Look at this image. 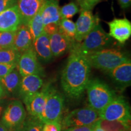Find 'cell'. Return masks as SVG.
Instances as JSON below:
<instances>
[{
  "instance_id": "obj_26",
  "label": "cell",
  "mask_w": 131,
  "mask_h": 131,
  "mask_svg": "<svg viewBox=\"0 0 131 131\" xmlns=\"http://www.w3.org/2000/svg\"><path fill=\"white\" fill-rule=\"evenodd\" d=\"M15 31L0 32V49L14 48Z\"/></svg>"
},
{
  "instance_id": "obj_35",
  "label": "cell",
  "mask_w": 131,
  "mask_h": 131,
  "mask_svg": "<svg viewBox=\"0 0 131 131\" xmlns=\"http://www.w3.org/2000/svg\"><path fill=\"white\" fill-rule=\"evenodd\" d=\"M93 131H104L103 129L101 128V127L100 126L99 124H98V122L96 123L95 124V127H94V129Z\"/></svg>"
},
{
  "instance_id": "obj_20",
  "label": "cell",
  "mask_w": 131,
  "mask_h": 131,
  "mask_svg": "<svg viewBox=\"0 0 131 131\" xmlns=\"http://www.w3.org/2000/svg\"><path fill=\"white\" fill-rule=\"evenodd\" d=\"M107 73L119 87L124 88L129 86L131 83L130 60L122 63Z\"/></svg>"
},
{
  "instance_id": "obj_17",
  "label": "cell",
  "mask_w": 131,
  "mask_h": 131,
  "mask_svg": "<svg viewBox=\"0 0 131 131\" xmlns=\"http://www.w3.org/2000/svg\"><path fill=\"white\" fill-rule=\"evenodd\" d=\"M33 38L27 24L21 23L15 33L14 49L20 53L32 48Z\"/></svg>"
},
{
  "instance_id": "obj_24",
  "label": "cell",
  "mask_w": 131,
  "mask_h": 131,
  "mask_svg": "<svg viewBox=\"0 0 131 131\" xmlns=\"http://www.w3.org/2000/svg\"><path fill=\"white\" fill-rule=\"evenodd\" d=\"M21 53L14 48L0 49V63L17 64Z\"/></svg>"
},
{
  "instance_id": "obj_9",
  "label": "cell",
  "mask_w": 131,
  "mask_h": 131,
  "mask_svg": "<svg viewBox=\"0 0 131 131\" xmlns=\"http://www.w3.org/2000/svg\"><path fill=\"white\" fill-rule=\"evenodd\" d=\"M16 68L21 77L43 74V69L33 47L21 53Z\"/></svg>"
},
{
  "instance_id": "obj_34",
  "label": "cell",
  "mask_w": 131,
  "mask_h": 131,
  "mask_svg": "<svg viewBox=\"0 0 131 131\" xmlns=\"http://www.w3.org/2000/svg\"><path fill=\"white\" fill-rule=\"evenodd\" d=\"M118 1L121 7L123 9L130 7L131 4V0H118Z\"/></svg>"
},
{
  "instance_id": "obj_10",
  "label": "cell",
  "mask_w": 131,
  "mask_h": 131,
  "mask_svg": "<svg viewBox=\"0 0 131 131\" xmlns=\"http://www.w3.org/2000/svg\"><path fill=\"white\" fill-rule=\"evenodd\" d=\"M98 22H99V18L93 14L92 10H80V16L75 23V42L80 43L94 29Z\"/></svg>"
},
{
  "instance_id": "obj_13",
  "label": "cell",
  "mask_w": 131,
  "mask_h": 131,
  "mask_svg": "<svg viewBox=\"0 0 131 131\" xmlns=\"http://www.w3.org/2000/svg\"><path fill=\"white\" fill-rule=\"evenodd\" d=\"M22 23V19L17 6L0 12V32L16 31Z\"/></svg>"
},
{
  "instance_id": "obj_27",
  "label": "cell",
  "mask_w": 131,
  "mask_h": 131,
  "mask_svg": "<svg viewBox=\"0 0 131 131\" xmlns=\"http://www.w3.org/2000/svg\"><path fill=\"white\" fill-rule=\"evenodd\" d=\"M80 9L77 4L70 2L60 8V16L61 19H70L79 12Z\"/></svg>"
},
{
  "instance_id": "obj_2",
  "label": "cell",
  "mask_w": 131,
  "mask_h": 131,
  "mask_svg": "<svg viewBox=\"0 0 131 131\" xmlns=\"http://www.w3.org/2000/svg\"><path fill=\"white\" fill-rule=\"evenodd\" d=\"M91 67L109 72L130 60L123 52L117 49H103L86 55Z\"/></svg>"
},
{
  "instance_id": "obj_3",
  "label": "cell",
  "mask_w": 131,
  "mask_h": 131,
  "mask_svg": "<svg viewBox=\"0 0 131 131\" xmlns=\"http://www.w3.org/2000/svg\"><path fill=\"white\" fill-rule=\"evenodd\" d=\"M114 42V39L103 29L100 22H98L84 40L80 43L75 42L72 48L87 55L91 52L108 48Z\"/></svg>"
},
{
  "instance_id": "obj_19",
  "label": "cell",
  "mask_w": 131,
  "mask_h": 131,
  "mask_svg": "<svg viewBox=\"0 0 131 131\" xmlns=\"http://www.w3.org/2000/svg\"><path fill=\"white\" fill-rule=\"evenodd\" d=\"M32 47L39 61L48 63L53 59L49 42V35L46 33L43 32L34 41Z\"/></svg>"
},
{
  "instance_id": "obj_6",
  "label": "cell",
  "mask_w": 131,
  "mask_h": 131,
  "mask_svg": "<svg viewBox=\"0 0 131 131\" xmlns=\"http://www.w3.org/2000/svg\"><path fill=\"white\" fill-rule=\"evenodd\" d=\"M100 119L119 122L129 126L130 121V107L123 98L115 97L99 113Z\"/></svg>"
},
{
  "instance_id": "obj_5",
  "label": "cell",
  "mask_w": 131,
  "mask_h": 131,
  "mask_svg": "<svg viewBox=\"0 0 131 131\" xmlns=\"http://www.w3.org/2000/svg\"><path fill=\"white\" fill-rule=\"evenodd\" d=\"M64 98L58 91L50 87L43 110L39 119L43 124L60 123Z\"/></svg>"
},
{
  "instance_id": "obj_8",
  "label": "cell",
  "mask_w": 131,
  "mask_h": 131,
  "mask_svg": "<svg viewBox=\"0 0 131 131\" xmlns=\"http://www.w3.org/2000/svg\"><path fill=\"white\" fill-rule=\"evenodd\" d=\"M26 112L23 104L19 100L9 103L1 118V123L9 130L21 126L25 120Z\"/></svg>"
},
{
  "instance_id": "obj_23",
  "label": "cell",
  "mask_w": 131,
  "mask_h": 131,
  "mask_svg": "<svg viewBox=\"0 0 131 131\" xmlns=\"http://www.w3.org/2000/svg\"><path fill=\"white\" fill-rule=\"evenodd\" d=\"M59 31L72 42H76V25L73 21L69 19H61L59 24Z\"/></svg>"
},
{
  "instance_id": "obj_14",
  "label": "cell",
  "mask_w": 131,
  "mask_h": 131,
  "mask_svg": "<svg viewBox=\"0 0 131 131\" xmlns=\"http://www.w3.org/2000/svg\"><path fill=\"white\" fill-rule=\"evenodd\" d=\"M41 12L44 27L50 24L59 26L61 18L58 0H45Z\"/></svg>"
},
{
  "instance_id": "obj_7",
  "label": "cell",
  "mask_w": 131,
  "mask_h": 131,
  "mask_svg": "<svg viewBox=\"0 0 131 131\" xmlns=\"http://www.w3.org/2000/svg\"><path fill=\"white\" fill-rule=\"evenodd\" d=\"M100 119L98 112L89 106L70 112L62 121V126L64 129L72 127L91 126L95 124Z\"/></svg>"
},
{
  "instance_id": "obj_37",
  "label": "cell",
  "mask_w": 131,
  "mask_h": 131,
  "mask_svg": "<svg viewBox=\"0 0 131 131\" xmlns=\"http://www.w3.org/2000/svg\"><path fill=\"white\" fill-rule=\"evenodd\" d=\"M4 94V90H3L2 86H1V84H0V98H2V96H3Z\"/></svg>"
},
{
  "instance_id": "obj_11",
  "label": "cell",
  "mask_w": 131,
  "mask_h": 131,
  "mask_svg": "<svg viewBox=\"0 0 131 131\" xmlns=\"http://www.w3.org/2000/svg\"><path fill=\"white\" fill-rule=\"evenodd\" d=\"M50 87L46 85L41 91L23 99L27 112L35 118L39 119L41 114Z\"/></svg>"
},
{
  "instance_id": "obj_38",
  "label": "cell",
  "mask_w": 131,
  "mask_h": 131,
  "mask_svg": "<svg viewBox=\"0 0 131 131\" xmlns=\"http://www.w3.org/2000/svg\"><path fill=\"white\" fill-rule=\"evenodd\" d=\"M3 111V104L0 103V117H1V115H2Z\"/></svg>"
},
{
  "instance_id": "obj_31",
  "label": "cell",
  "mask_w": 131,
  "mask_h": 131,
  "mask_svg": "<svg viewBox=\"0 0 131 131\" xmlns=\"http://www.w3.org/2000/svg\"><path fill=\"white\" fill-rule=\"evenodd\" d=\"M18 0H0V12L14 7L17 4Z\"/></svg>"
},
{
  "instance_id": "obj_1",
  "label": "cell",
  "mask_w": 131,
  "mask_h": 131,
  "mask_svg": "<svg viewBox=\"0 0 131 131\" xmlns=\"http://www.w3.org/2000/svg\"><path fill=\"white\" fill-rule=\"evenodd\" d=\"M68 62L62 72L61 84L70 98H79L90 80L91 68L86 55L72 48Z\"/></svg>"
},
{
  "instance_id": "obj_29",
  "label": "cell",
  "mask_w": 131,
  "mask_h": 131,
  "mask_svg": "<svg viewBox=\"0 0 131 131\" xmlns=\"http://www.w3.org/2000/svg\"><path fill=\"white\" fill-rule=\"evenodd\" d=\"M17 64H1L0 63V78L3 77L12 71L16 68Z\"/></svg>"
},
{
  "instance_id": "obj_30",
  "label": "cell",
  "mask_w": 131,
  "mask_h": 131,
  "mask_svg": "<svg viewBox=\"0 0 131 131\" xmlns=\"http://www.w3.org/2000/svg\"><path fill=\"white\" fill-rule=\"evenodd\" d=\"M44 124L39 119H35L29 123L27 127V131H41L42 130Z\"/></svg>"
},
{
  "instance_id": "obj_15",
  "label": "cell",
  "mask_w": 131,
  "mask_h": 131,
  "mask_svg": "<svg viewBox=\"0 0 131 131\" xmlns=\"http://www.w3.org/2000/svg\"><path fill=\"white\" fill-rule=\"evenodd\" d=\"M49 42L53 57H58L64 55L71 50L75 43L69 40L59 30L49 36Z\"/></svg>"
},
{
  "instance_id": "obj_33",
  "label": "cell",
  "mask_w": 131,
  "mask_h": 131,
  "mask_svg": "<svg viewBox=\"0 0 131 131\" xmlns=\"http://www.w3.org/2000/svg\"><path fill=\"white\" fill-rule=\"evenodd\" d=\"M96 124V123H95ZM95 124L91 126H78L69 127L64 129V131H93Z\"/></svg>"
},
{
  "instance_id": "obj_12",
  "label": "cell",
  "mask_w": 131,
  "mask_h": 131,
  "mask_svg": "<svg viewBox=\"0 0 131 131\" xmlns=\"http://www.w3.org/2000/svg\"><path fill=\"white\" fill-rule=\"evenodd\" d=\"M109 35L119 43L124 44L131 36V23L126 18H114L107 23Z\"/></svg>"
},
{
  "instance_id": "obj_40",
  "label": "cell",
  "mask_w": 131,
  "mask_h": 131,
  "mask_svg": "<svg viewBox=\"0 0 131 131\" xmlns=\"http://www.w3.org/2000/svg\"></svg>"
},
{
  "instance_id": "obj_18",
  "label": "cell",
  "mask_w": 131,
  "mask_h": 131,
  "mask_svg": "<svg viewBox=\"0 0 131 131\" xmlns=\"http://www.w3.org/2000/svg\"><path fill=\"white\" fill-rule=\"evenodd\" d=\"M43 85V80L40 75H29L21 77L19 93L22 99L39 91Z\"/></svg>"
},
{
  "instance_id": "obj_16",
  "label": "cell",
  "mask_w": 131,
  "mask_h": 131,
  "mask_svg": "<svg viewBox=\"0 0 131 131\" xmlns=\"http://www.w3.org/2000/svg\"><path fill=\"white\" fill-rule=\"evenodd\" d=\"M45 0H18V9L22 23L28 24L30 19L41 9Z\"/></svg>"
},
{
  "instance_id": "obj_25",
  "label": "cell",
  "mask_w": 131,
  "mask_h": 131,
  "mask_svg": "<svg viewBox=\"0 0 131 131\" xmlns=\"http://www.w3.org/2000/svg\"><path fill=\"white\" fill-rule=\"evenodd\" d=\"M98 124L104 131H126L129 126L119 122H110L100 119Z\"/></svg>"
},
{
  "instance_id": "obj_36",
  "label": "cell",
  "mask_w": 131,
  "mask_h": 131,
  "mask_svg": "<svg viewBox=\"0 0 131 131\" xmlns=\"http://www.w3.org/2000/svg\"><path fill=\"white\" fill-rule=\"evenodd\" d=\"M0 131H10L7 127L3 124L2 123L0 122Z\"/></svg>"
},
{
  "instance_id": "obj_4",
  "label": "cell",
  "mask_w": 131,
  "mask_h": 131,
  "mask_svg": "<svg viewBox=\"0 0 131 131\" xmlns=\"http://www.w3.org/2000/svg\"><path fill=\"white\" fill-rule=\"evenodd\" d=\"M86 89L89 106L98 113L115 98L108 85L98 79L90 80Z\"/></svg>"
},
{
  "instance_id": "obj_21",
  "label": "cell",
  "mask_w": 131,
  "mask_h": 131,
  "mask_svg": "<svg viewBox=\"0 0 131 131\" xmlns=\"http://www.w3.org/2000/svg\"><path fill=\"white\" fill-rule=\"evenodd\" d=\"M16 68L8 74L0 78V84L3 90L9 94H13L18 90L20 84L21 76Z\"/></svg>"
},
{
  "instance_id": "obj_22",
  "label": "cell",
  "mask_w": 131,
  "mask_h": 131,
  "mask_svg": "<svg viewBox=\"0 0 131 131\" xmlns=\"http://www.w3.org/2000/svg\"><path fill=\"white\" fill-rule=\"evenodd\" d=\"M41 9L30 19V21L27 24L31 35L32 36L33 42L44 32V24L42 20Z\"/></svg>"
},
{
  "instance_id": "obj_28",
  "label": "cell",
  "mask_w": 131,
  "mask_h": 131,
  "mask_svg": "<svg viewBox=\"0 0 131 131\" xmlns=\"http://www.w3.org/2000/svg\"><path fill=\"white\" fill-rule=\"evenodd\" d=\"M80 7V10H92L98 3L103 0H76Z\"/></svg>"
},
{
  "instance_id": "obj_39",
  "label": "cell",
  "mask_w": 131,
  "mask_h": 131,
  "mask_svg": "<svg viewBox=\"0 0 131 131\" xmlns=\"http://www.w3.org/2000/svg\"><path fill=\"white\" fill-rule=\"evenodd\" d=\"M41 131H45V130H43V129H42V130H41Z\"/></svg>"
},
{
  "instance_id": "obj_32",
  "label": "cell",
  "mask_w": 131,
  "mask_h": 131,
  "mask_svg": "<svg viewBox=\"0 0 131 131\" xmlns=\"http://www.w3.org/2000/svg\"><path fill=\"white\" fill-rule=\"evenodd\" d=\"M42 129L45 131H61V124L58 122L46 123L44 124Z\"/></svg>"
}]
</instances>
